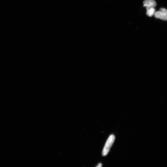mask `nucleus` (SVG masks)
<instances>
[{"instance_id":"f257e3e1","label":"nucleus","mask_w":167,"mask_h":167,"mask_svg":"<svg viewBox=\"0 0 167 167\" xmlns=\"http://www.w3.org/2000/svg\"><path fill=\"white\" fill-rule=\"evenodd\" d=\"M115 137L113 135H111L108 138L102 152V155L103 156H105L109 152L111 147L114 142Z\"/></svg>"},{"instance_id":"f03ea898","label":"nucleus","mask_w":167,"mask_h":167,"mask_svg":"<svg viewBox=\"0 0 167 167\" xmlns=\"http://www.w3.org/2000/svg\"><path fill=\"white\" fill-rule=\"evenodd\" d=\"M155 18L161 19L162 20L167 21V9L161 8L160 11L155 12L154 14Z\"/></svg>"},{"instance_id":"7ed1b4c3","label":"nucleus","mask_w":167,"mask_h":167,"mask_svg":"<svg viewBox=\"0 0 167 167\" xmlns=\"http://www.w3.org/2000/svg\"><path fill=\"white\" fill-rule=\"evenodd\" d=\"M156 6V3L154 0H145L143 2V6L145 7H154Z\"/></svg>"},{"instance_id":"20e7f679","label":"nucleus","mask_w":167,"mask_h":167,"mask_svg":"<svg viewBox=\"0 0 167 167\" xmlns=\"http://www.w3.org/2000/svg\"><path fill=\"white\" fill-rule=\"evenodd\" d=\"M147 10L146 14L150 17H151L154 15L156 12L155 9L154 7H146Z\"/></svg>"},{"instance_id":"39448f33","label":"nucleus","mask_w":167,"mask_h":167,"mask_svg":"<svg viewBox=\"0 0 167 167\" xmlns=\"http://www.w3.org/2000/svg\"><path fill=\"white\" fill-rule=\"evenodd\" d=\"M102 166V165L101 164V163H100V164H99L98 166H97L96 167H101Z\"/></svg>"}]
</instances>
